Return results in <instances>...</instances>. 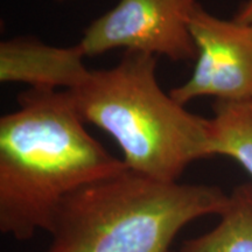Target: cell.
<instances>
[{
    "label": "cell",
    "mask_w": 252,
    "mask_h": 252,
    "mask_svg": "<svg viewBox=\"0 0 252 252\" xmlns=\"http://www.w3.org/2000/svg\"><path fill=\"white\" fill-rule=\"evenodd\" d=\"M68 91L83 122L108 133L137 174L176 182L191 162L212 157L209 119L161 89L157 56L126 52L117 65L90 70Z\"/></svg>",
    "instance_id": "2"
},
{
    "label": "cell",
    "mask_w": 252,
    "mask_h": 252,
    "mask_svg": "<svg viewBox=\"0 0 252 252\" xmlns=\"http://www.w3.org/2000/svg\"><path fill=\"white\" fill-rule=\"evenodd\" d=\"M236 21L245 24H252V0H247L238 9L234 17Z\"/></svg>",
    "instance_id": "9"
},
{
    "label": "cell",
    "mask_w": 252,
    "mask_h": 252,
    "mask_svg": "<svg viewBox=\"0 0 252 252\" xmlns=\"http://www.w3.org/2000/svg\"><path fill=\"white\" fill-rule=\"evenodd\" d=\"M80 46L55 47L33 36L0 43V82L24 83L35 90H72L89 74Z\"/></svg>",
    "instance_id": "6"
},
{
    "label": "cell",
    "mask_w": 252,
    "mask_h": 252,
    "mask_svg": "<svg viewBox=\"0 0 252 252\" xmlns=\"http://www.w3.org/2000/svg\"><path fill=\"white\" fill-rule=\"evenodd\" d=\"M189 28L197 53L194 71L169 94L182 105L206 96L252 102V24L220 19L198 4Z\"/></svg>",
    "instance_id": "5"
},
{
    "label": "cell",
    "mask_w": 252,
    "mask_h": 252,
    "mask_svg": "<svg viewBox=\"0 0 252 252\" xmlns=\"http://www.w3.org/2000/svg\"><path fill=\"white\" fill-rule=\"evenodd\" d=\"M197 5V0H121L94 19L77 45L86 56L124 48L174 62L195 61L189 23Z\"/></svg>",
    "instance_id": "4"
},
{
    "label": "cell",
    "mask_w": 252,
    "mask_h": 252,
    "mask_svg": "<svg viewBox=\"0 0 252 252\" xmlns=\"http://www.w3.org/2000/svg\"><path fill=\"white\" fill-rule=\"evenodd\" d=\"M228 197L216 186L159 181L125 169L63 202L46 252H167L181 229L220 215Z\"/></svg>",
    "instance_id": "3"
},
{
    "label": "cell",
    "mask_w": 252,
    "mask_h": 252,
    "mask_svg": "<svg viewBox=\"0 0 252 252\" xmlns=\"http://www.w3.org/2000/svg\"><path fill=\"white\" fill-rule=\"evenodd\" d=\"M209 119L210 156L230 158L252 178V102L215 100Z\"/></svg>",
    "instance_id": "8"
},
{
    "label": "cell",
    "mask_w": 252,
    "mask_h": 252,
    "mask_svg": "<svg viewBox=\"0 0 252 252\" xmlns=\"http://www.w3.org/2000/svg\"><path fill=\"white\" fill-rule=\"evenodd\" d=\"M58 1H65V0H58Z\"/></svg>",
    "instance_id": "10"
},
{
    "label": "cell",
    "mask_w": 252,
    "mask_h": 252,
    "mask_svg": "<svg viewBox=\"0 0 252 252\" xmlns=\"http://www.w3.org/2000/svg\"><path fill=\"white\" fill-rule=\"evenodd\" d=\"M212 230L187 239L180 252H252V182L236 187Z\"/></svg>",
    "instance_id": "7"
},
{
    "label": "cell",
    "mask_w": 252,
    "mask_h": 252,
    "mask_svg": "<svg viewBox=\"0 0 252 252\" xmlns=\"http://www.w3.org/2000/svg\"><path fill=\"white\" fill-rule=\"evenodd\" d=\"M0 118V232L27 242L52 229L72 194L127 169L84 127L68 90L28 89Z\"/></svg>",
    "instance_id": "1"
}]
</instances>
